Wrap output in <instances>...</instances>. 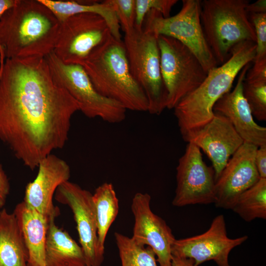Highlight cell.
Returning a JSON list of instances; mask_svg holds the SVG:
<instances>
[{
  "mask_svg": "<svg viewBox=\"0 0 266 266\" xmlns=\"http://www.w3.org/2000/svg\"><path fill=\"white\" fill-rule=\"evenodd\" d=\"M77 111L45 58L5 59L0 68V139L25 166L33 170L65 146Z\"/></svg>",
  "mask_w": 266,
  "mask_h": 266,
  "instance_id": "1",
  "label": "cell"
},
{
  "mask_svg": "<svg viewBox=\"0 0 266 266\" xmlns=\"http://www.w3.org/2000/svg\"><path fill=\"white\" fill-rule=\"evenodd\" d=\"M61 22L40 0H17L0 18L4 59L46 57L53 52Z\"/></svg>",
  "mask_w": 266,
  "mask_h": 266,
  "instance_id": "2",
  "label": "cell"
},
{
  "mask_svg": "<svg viewBox=\"0 0 266 266\" xmlns=\"http://www.w3.org/2000/svg\"><path fill=\"white\" fill-rule=\"evenodd\" d=\"M256 42H242L231 50L228 59L220 66L209 71L203 81L182 99L173 108L182 137L202 128L213 118L216 101L230 91L237 75L253 61Z\"/></svg>",
  "mask_w": 266,
  "mask_h": 266,
  "instance_id": "3",
  "label": "cell"
},
{
  "mask_svg": "<svg viewBox=\"0 0 266 266\" xmlns=\"http://www.w3.org/2000/svg\"><path fill=\"white\" fill-rule=\"evenodd\" d=\"M97 91L127 110L147 111L148 101L132 75L123 41L112 35L82 64Z\"/></svg>",
  "mask_w": 266,
  "mask_h": 266,
  "instance_id": "4",
  "label": "cell"
},
{
  "mask_svg": "<svg viewBox=\"0 0 266 266\" xmlns=\"http://www.w3.org/2000/svg\"><path fill=\"white\" fill-rule=\"evenodd\" d=\"M248 0H203L200 20L207 44L217 63L223 64L232 49L245 41L256 42L246 11Z\"/></svg>",
  "mask_w": 266,
  "mask_h": 266,
  "instance_id": "5",
  "label": "cell"
},
{
  "mask_svg": "<svg viewBox=\"0 0 266 266\" xmlns=\"http://www.w3.org/2000/svg\"><path fill=\"white\" fill-rule=\"evenodd\" d=\"M157 37L143 28H134L125 33L123 41L131 73L147 98V111L155 115L166 108L167 100Z\"/></svg>",
  "mask_w": 266,
  "mask_h": 266,
  "instance_id": "6",
  "label": "cell"
},
{
  "mask_svg": "<svg viewBox=\"0 0 266 266\" xmlns=\"http://www.w3.org/2000/svg\"><path fill=\"white\" fill-rule=\"evenodd\" d=\"M45 58L54 81L77 102L84 115L109 123H120L125 119L127 109L100 95L82 66L65 63L53 52Z\"/></svg>",
  "mask_w": 266,
  "mask_h": 266,
  "instance_id": "7",
  "label": "cell"
},
{
  "mask_svg": "<svg viewBox=\"0 0 266 266\" xmlns=\"http://www.w3.org/2000/svg\"><path fill=\"white\" fill-rule=\"evenodd\" d=\"M201 1L183 0L179 12L166 18L156 10H151L145 17L142 28L157 36H167L181 42L194 54L208 73L218 63L203 33L200 20Z\"/></svg>",
  "mask_w": 266,
  "mask_h": 266,
  "instance_id": "8",
  "label": "cell"
},
{
  "mask_svg": "<svg viewBox=\"0 0 266 266\" xmlns=\"http://www.w3.org/2000/svg\"><path fill=\"white\" fill-rule=\"evenodd\" d=\"M160 67L167 92L166 108L173 109L195 90L207 72L194 54L179 41L165 35L157 37Z\"/></svg>",
  "mask_w": 266,
  "mask_h": 266,
  "instance_id": "9",
  "label": "cell"
},
{
  "mask_svg": "<svg viewBox=\"0 0 266 266\" xmlns=\"http://www.w3.org/2000/svg\"><path fill=\"white\" fill-rule=\"evenodd\" d=\"M111 35L101 16L89 13L76 14L61 23L53 52L65 63L82 66L92 52Z\"/></svg>",
  "mask_w": 266,
  "mask_h": 266,
  "instance_id": "10",
  "label": "cell"
},
{
  "mask_svg": "<svg viewBox=\"0 0 266 266\" xmlns=\"http://www.w3.org/2000/svg\"><path fill=\"white\" fill-rule=\"evenodd\" d=\"M176 187L172 205L182 207L215 202V178L204 162L200 149L189 142L176 167Z\"/></svg>",
  "mask_w": 266,
  "mask_h": 266,
  "instance_id": "11",
  "label": "cell"
},
{
  "mask_svg": "<svg viewBox=\"0 0 266 266\" xmlns=\"http://www.w3.org/2000/svg\"><path fill=\"white\" fill-rule=\"evenodd\" d=\"M92 194L78 184L66 181L56 191L55 199L71 209L76 224L80 246L87 266H100L104 250L100 248L98 239L96 210Z\"/></svg>",
  "mask_w": 266,
  "mask_h": 266,
  "instance_id": "12",
  "label": "cell"
},
{
  "mask_svg": "<svg viewBox=\"0 0 266 266\" xmlns=\"http://www.w3.org/2000/svg\"><path fill=\"white\" fill-rule=\"evenodd\" d=\"M248 238L247 235L233 239L229 238L224 216L219 215L214 218L205 232L175 239L171 247V254L173 256L192 259L197 266L212 260L218 266H230L229 262L230 252Z\"/></svg>",
  "mask_w": 266,
  "mask_h": 266,
  "instance_id": "13",
  "label": "cell"
},
{
  "mask_svg": "<svg viewBox=\"0 0 266 266\" xmlns=\"http://www.w3.org/2000/svg\"><path fill=\"white\" fill-rule=\"evenodd\" d=\"M151 199L147 193H137L133 196L131 209L134 224L131 237L153 250L159 266H171V247L176 239L166 221L152 211Z\"/></svg>",
  "mask_w": 266,
  "mask_h": 266,
  "instance_id": "14",
  "label": "cell"
},
{
  "mask_svg": "<svg viewBox=\"0 0 266 266\" xmlns=\"http://www.w3.org/2000/svg\"><path fill=\"white\" fill-rule=\"evenodd\" d=\"M258 148L244 142L231 157L215 182L216 207L232 209L239 196L260 179L255 164Z\"/></svg>",
  "mask_w": 266,
  "mask_h": 266,
  "instance_id": "15",
  "label": "cell"
},
{
  "mask_svg": "<svg viewBox=\"0 0 266 266\" xmlns=\"http://www.w3.org/2000/svg\"><path fill=\"white\" fill-rule=\"evenodd\" d=\"M214 113L210 121L183 140L194 143L206 154L211 162L216 180L244 141L227 118Z\"/></svg>",
  "mask_w": 266,
  "mask_h": 266,
  "instance_id": "16",
  "label": "cell"
},
{
  "mask_svg": "<svg viewBox=\"0 0 266 266\" xmlns=\"http://www.w3.org/2000/svg\"><path fill=\"white\" fill-rule=\"evenodd\" d=\"M35 178L26 187L24 201L45 217L49 222L59 214L53 196L58 187L69 181L70 169L66 161L52 154L39 163Z\"/></svg>",
  "mask_w": 266,
  "mask_h": 266,
  "instance_id": "17",
  "label": "cell"
},
{
  "mask_svg": "<svg viewBox=\"0 0 266 266\" xmlns=\"http://www.w3.org/2000/svg\"><path fill=\"white\" fill-rule=\"evenodd\" d=\"M249 67L250 63L242 69L233 90L216 101L213 111L227 118L244 142L259 147L266 145V128L255 122L243 94V84Z\"/></svg>",
  "mask_w": 266,
  "mask_h": 266,
  "instance_id": "18",
  "label": "cell"
},
{
  "mask_svg": "<svg viewBox=\"0 0 266 266\" xmlns=\"http://www.w3.org/2000/svg\"><path fill=\"white\" fill-rule=\"evenodd\" d=\"M13 213L22 232L28 254V266H45V247L49 221L24 201Z\"/></svg>",
  "mask_w": 266,
  "mask_h": 266,
  "instance_id": "19",
  "label": "cell"
},
{
  "mask_svg": "<svg viewBox=\"0 0 266 266\" xmlns=\"http://www.w3.org/2000/svg\"><path fill=\"white\" fill-rule=\"evenodd\" d=\"M45 266H87L82 247L54 220L48 223L45 247Z\"/></svg>",
  "mask_w": 266,
  "mask_h": 266,
  "instance_id": "20",
  "label": "cell"
},
{
  "mask_svg": "<svg viewBox=\"0 0 266 266\" xmlns=\"http://www.w3.org/2000/svg\"><path fill=\"white\" fill-rule=\"evenodd\" d=\"M28 254L14 214L0 211V266H28Z\"/></svg>",
  "mask_w": 266,
  "mask_h": 266,
  "instance_id": "21",
  "label": "cell"
},
{
  "mask_svg": "<svg viewBox=\"0 0 266 266\" xmlns=\"http://www.w3.org/2000/svg\"><path fill=\"white\" fill-rule=\"evenodd\" d=\"M48 7L61 23L67 18L80 13H89L102 17L107 23L111 35L121 40V27L116 15L106 0L98 1L40 0Z\"/></svg>",
  "mask_w": 266,
  "mask_h": 266,
  "instance_id": "22",
  "label": "cell"
},
{
  "mask_svg": "<svg viewBox=\"0 0 266 266\" xmlns=\"http://www.w3.org/2000/svg\"><path fill=\"white\" fill-rule=\"evenodd\" d=\"M92 198L96 210L98 242L104 250L108 230L118 214L119 200L113 185L107 182L96 188Z\"/></svg>",
  "mask_w": 266,
  "mask_h": 266,
  "instance_id": "23",
  "label": "cell"
},
{
  "mask_svg": "<svg viewBox=\"0 0 266 266\" xmlns=\"http://www.w3.org/2000/svg\"><path fill=\"white\" fill-rule=\"evenodd\" d=\"M242 219L251 222L266 219V178H261L242 193L232 209Z\"/></svg>",
  "mask_w": 266,
  "mask_h": 266,
  "instance_id": "24",
  "label": "cell"
},
{
  "mask_svg": "<svg viewBox=\"0 0 266 266\" xmlns=\"http://www.w3.org/2000/svg\"><path fill=\"white\" fill-rule=\"evenodd\" d=\"M114 236L121 266H159L150 247L139 244L132 237L119 233L116 232Z\"/></svg>",
  "mask_w": 266,
  "mask_h": 266,
  "instance_id": "25",
  "label": "cell"
},
{
  "mask_svg": "<svg viewBox=\"0 0 266 266\" xmlns=\"http://www.w3.org/2000/svg\"><path fill=\"white\" fill-rule=\"evenodd\" d=\"M243 94L253 117L259 121H266V81L244 80Z\"/></svg>",
  "mask_w": 266,
  "mask_h": 266,
  "instance_id": "26",
  "label": "cell"
},
{
  "mask_svg": "<svg viewBox=\"0 0 266 266\" xmlns=\"http://www.w3.org/2000/svg\"><path fill=\"white\" fill-rule=\"evenodd\" d=\"M177 0H135L134 28L142 29L146 14L151 10H156L163 17H169L172 7Z\"/></svg>",
  "mask_w": 266,
  "mask_h": 266,
  "instance_id": "27",
  "label": "cell"
},
{
  "mask_svg": "<svg viewBox=\"0 0 266 266\" xmlns=\"http://www.w3.org/2000/svg\"><path fill=\"white\" fill-rule=\"evenodd\" d=\"M112 7L124 33L134 28L135 0H106Z\"/></svg>",
  "mask_w": 266,
  "mask_h": 266,
  "instance_id": "28",
  "label": "cell"
},
{
  "mask_svg": "<svg viewBox=\"0 0 266 266\" xmlns=\"http://www.w3.org/2000/svg\"><path fill=\"white\" fill-rule=\"evenodd\" d=\"M256 35V55L254 63L266 59V13L248 14Z\"/></svg>",
  "mask_w": 266,
  "mask_h": 266,
  "instance_id": "29",
  "label": "cell"
},
{
  "mask_svg": "<svg viewBox=\"0 0 266 266\" xmlns=\"http://www.w3.org/2000/svg\"><path fill=\"white\" fill-rule=\"evenodd\" d=\"M244 81H266V59L254 63L253 67L248 69Z\"/></svg>",
  "mask_w": 266,
  "mask_h": 266,
  "instance_id": "30",
  "label": "cell"
},
{
  "mask_svg": "<svg viewBox=\"0 0 266 266\" xmlns=\"http://www.w3.org/2000/svg\"><path fill=\"white\" fill-rule=\"evenodd\" d=\"M255 164L261 178H266V145L257 148Z\"/></svg>",
  "mask_w": 266,
  "mask_h": 266,
  "instance_id": "31",
  "label": "cell"
},
{
  "mask_svg": "<svg viewBox=\"0 0 266 266\" xmlns=\"http://www.w3.org/2000/svg\"><path fill=\"white\" fill-rule=\"evenodd\" d=\"M10 192V184L8 178L2 166L0 165V208L5 205Z\"/></svg>",
  "mask_w": 266,
  "mask_h": 266,
  "instance_id": "32",
  "label": "cell"
},
{
  "mask_svg": "<svg viewBox=\"0 0 266 266\" xmlns=\"http://www.w3.org/2000/svg\"><path fill=\"white\" fill-rule=\"evenodd\" d=\"M248 14L266 13V0H258L257 1L249 3L246 7Z\"/></svg>",
  "mask_w": 266,
  "mask_h": 266,
  "instance_id": "33",
  "label": "cell"
},
{
  "mask_svg": "<svg viewBox=\"0 0 266 266\" xmlns=\"http://www.w3.org/2000/svg\"><path fill=\"white\" fill-rule=\"evenodd\" d=\"M171 266H200L195 264L192 259L173 256Z\"/></svg>",
  "mask_w": 266,
  "mask_h": 266,
  "instance_id": "34",
  "label": "cell"
},
{
  "mask_svg": "<svg viewBox=\"0 0 266 266\" xmlns=\"http://www.w3.org/2000/svg\"><path fill=\"white\" fill-rule=\"evenodd\" d=\"M17 0H0V18L9 8L15 4Z\"/></svg>",
  "mask_w": 266,
  "mask_h": 266,
  "instance_id": "35",
  "label": "cell"
},
{
  "mask_svg": "<svg viewBox=\"0 0 266 266\" xmlns=\"http://www.w3.org/2000/svg\"><path fill=\"white\" fill-rule=\"evenodd\" d=\"M4 62V58L0 47V68L2 67Z\"/></svg>",
  "mask_w": 266,
  "mask_h": 266,
  "instance_id": "36",
  "label": "cell"
}]
</instances>
